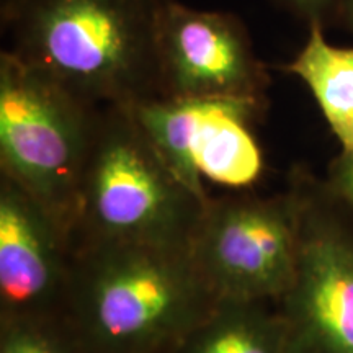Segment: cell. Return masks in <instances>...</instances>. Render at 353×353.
<instances>
[{
    "mask_svg": "<svg viewBox=\"0 0 353 353\" xmlns=\"http://www.w3.org/2000/svg\"><path fill=\"white\" fill-rule=\"evenodd\" d=\"M218 301L190 249L92 242L74 247L63 319L85 353H175Z\"/></svg>",
    "mask_w": 353,
    "mask_h": 353,
    "instance_id": "obj_1",
    "label": "cell"
},
{
    "mask_svg": "<svg viewBox=\"0 0 353 353\" xmlns=\"http://www.w3.org/2000/svg\"><path fill=\"white\" fill-rule=\"evenodd\" d=\"M159 0H3L8 51L97 107L156 99Z\"/></svg>",
    "mask_w": 353,
    "mask_h": 353,
    "instance_id": "obj_2",
    "label": "cell"
},
{
    "mask_svg": "<svg viewBox=\"0 0 353 353\" xmlns=\"http://www.w3.org/2000/svg\"><path fill=\"white\" fill-rule=\"evenodd\" d=\"M206 203L167 165L128 107H101L83 165L74 247L130 242L190 249Z\"/></svg>",
    "mask_w": 353,
    "mask_h": 353,
    "instance_id": "obj_3",
    "label": "cell"
},
{
    "mask_svg": "<svg viewBox=\"0 0 353 353\" xmlns=\"http://www.w3.org/2000/svg\"><path fill=\"white\" fill-rule=\"evenodd\" d=\"M100 112L13 52L0 54V175L32 195L72 241Z\"/></svg>",
    "mask_w": 353,
    "mask_h": 353,
    "instance_id": "obj_4",
    "label": "cell"
},
{
    "mask_svg": "<svg viewBox=\"0 0 353 353\" xmlns=\"http://www.w3.org/2000/svg\"><path fill=\"white\" fill-rule=\"evenodd\" d=\"M288 182L299 198L293 280L275 303L290 353H353V216L303 165Z\"/></svg>",
    "mask_w": 353,
    "mask_h": 353,
    "instance_id": "obj_5",
    "label": "cell"
},
{
    "mask_svg": "<svg viewBox=\"0 0 353 353\" xmlns=\"http://www.w3.org/2000/svg\"><path fill=\"white\" fill-rule=\"evenodd\" d=\"M298 232L299 198L290 182L270 196H210L190 254L219 299L276 303L293 280Z\"/></svg>",
    "mask_w": 353,
    "mask_h": 353,
    "instance_id": "obj_6",
    "label": "cell"
},
{
    "mask_svg": "<svg viewBox=\"0 0 353 353\" xmlns=\"http://www.w3.org/2000/svg\"><path fill=\"white\" fill-rule=\"evenodd\" d=\"M167 165L208 201L203 179L231 188L259 180L263 157L252 126L267 108L229 99L156 97L128 107Z\"/></svg>",
    "mask_w": 353,
    "mask_h": 353,
    "instance_id": "obj_7",
    "label": "cell"
},
{
    "mask_svg": "<svg viewBox=\"0 0 353 353\" xmlns=\"http://www.w3.org/2000/svg\"><path fill=\"white\" fill-rule=\"evenodd\" d=\"M156 43L159 97L242 100L268 108L267 65L232 13L159 0Z\"/></svg>",
    "mask_w": 353,
    "mask_h": 353,
    "instance_id": "obj_8",
    "label": "cell"
},
{
    "mask_svg": "<svg viewBox=\"0 0 353 353\" xmlns=\"http://www.w3.org/2000/svg\"><path fill=\"white\" fill-rule=\"evenodd\" d=\"M72 260L69 234L0 175V321L63 317Z\"/></svg>",
    "mask_w": 353,
    "mask_h": 353,
    "instance_id": "obj_9",
    "label": "cell"
},
{
    "mask_svg": "<svg viewBox=\"0 0 353 353\" xmlns=\"http://www.w3.org/2000/svg\"><path fill=\"white\" fill-rule=\"evenodd\" d=\"M175 353H290L288 327L275 303L221 298Z\"/></svg>",
    "mask_w": 353,
    "mask_h": 353,
    "instance_id": "obj_10",
    "label": "cell"
},
{
    "mask_svg": "<svg viewBox=\"0 0 353 353\" xmlns=\"http://www.w3.org/2000/svg\"><path fill=\"white\" fill-rule=\"evenodd\" d=\"M283 69L306 83L342 151H353V48L334 46L324 26L312 23L306 44Z\"/></svg>",
    "mask_w": 353,
    "mask_h": 353,
    "instance_id": "obj_11",
    "label": "cell"
},
{
    "mask_svg": "<svg viewBox=\"0 0 353 353\" xmlns=\"http://www.w3.org/2000/svg\"><path fill=\"white\" fill-rule=\"evenodd\" d=\"M0 353H85L63 317L0 321Z\"/></svg>",
    "mask_w": 353,
    "mask_h": 353,
    "instance_id": "obj_12",
    "label": "cell"
},
{
    "mask_svg": "<svg viewBox=\"0 0 353 353\" xmlns=\"http://www.w3.org/2000/svg\"><path fill=\"white\" fill-rule=\"evenodd\" d=\"M332 196L353 216V151H341L322 176Z\"/></svg>",
    "mask_w": 353,
    "mask_h": 353,
    "instance_id": "obj_13",
    "label": "cell"
},
{
    "mask_svg": "<svg viewBox=\"0 0 353 353\" xmlns=\"http://www.w3.org/2000/svg\"><path fill=\"white\" fill-rule=\"evenodd\" d=\"M286 10L307 21V25L319 23L325 28L332 20H337L342 0H276Z\"/></svg>",
    "mask_w": 353,
    "mask_h": 353,
    "instance_id": "obj_14",
    "label": "cell"
},
{
    "mask_svg": "<svg viewBox=\"0 0 353 353\" xmlns=\"http://www.w3.org/2000/svg\"><path fill=\"white\" fill-rule=\"evenodd\" d=\"M337 20L343 23V26H345L353 37V0H342Z\"/></svg>",
    "mask_w": 353,
    "mask_h": 353,
    "instance_id": "obj_15",
    "label": "cell"
}]
</instances>
